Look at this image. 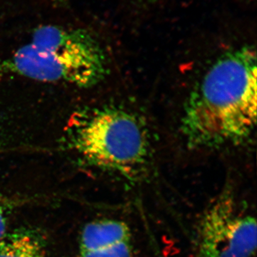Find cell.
I'll return each instance as SVG.
<instances>
[{"label": "cell", "instance_id": "1", "mask_svg": "<svg viewBox=\"0 0 257 257\" xmlns=\"http://www.w3.org/2000/svg\"><path fill=\"white\" fill-rule=\"evenodd\" d=\"M256 58L243 47L211 65L184 106L181 133L191 148L214 149L241 143L256 123Z\"/></svg>", "mask_w": 257, "mask_h": 257}, {"label": "cell", "instance_id": "2", "mask_svg": "<svg viewBox=\"0 0 257 257\" xmlns=\"http://www.w3.org/2000/svg\"><path fill=\"white\" fill-rule=\"evenodd\" d=\"M7 72L42 82H67L92 87L106 73L100 45L87 32L42 27L32 41L3 64Z\"/></svg>", "mask_w": 257, "mask_h": 257}, {"label": "cell", "instance_id": "3", "mask_svg": "<svg viewBox=\"0 0 257 257\" xmlns=\"http://www.w3.org/2000/svg\"><path fill=\"white\" fill-rule=\"evenodd\" d=\"M70 140L88 162L125 175L143 168L150 156L145 128L133 114L117 108L89 111L74 125Z\"/></svg>", "mask_w": 257, "mask_h": 257}, {"label": "cell", "instance_id": "4", "mask_svg": "<svg viewBox=\"0 0 257 257\" xmlns=\"http://www.w3.org/2000/svg\"><path fill=\"white\" fill-rule=\"evenodd\" d=\"M256 241V219L240 211L234 196L224 192L203 216L195 257H251Z\"/></svg>", "mask_w": 257, "mask_h": 257}, {"label": "cell", "instance_id": "5", "mask_svg": "<svg viewBox=\"0 0 257 257\" xmlns=\"http://www.w3.org/2000/svg\"><path fill=\"white\" fill-rule=\"evenodd\" d=\"M94 252L133 257L131 230L124 221L101 219L89 223L81 234L80 253Z\"/></svg>", "mask_w": 257, "mask_h": 257}, {"label": "cell", "instance_id": "6", "mask_svg": "<svg viewBox=\"0 0 257 257\" xmlns=\"http://www.w3.org/2000/svg\"><path fill=\"white\" fill-rule=\"evenodd\" d=\"M0 257H45V245L37 234L18 231L0 241Z\"/></svg>", "mask_w": 257, "mask_h": 257}, {"label": "cell", "instance_id": "7", "mask_svg": "<svg viewBox=\"0 0 257 257\" xmlns=\"http://www.w3.org/2000/svg\"><path fill=\"white\" fill-rule=\"evenodd\" d=\"M8 227V214L4 203L0 200V241L6 236Z\"/></svg>", "mask_w": 257, "mask_h": 257}]
</instances>
